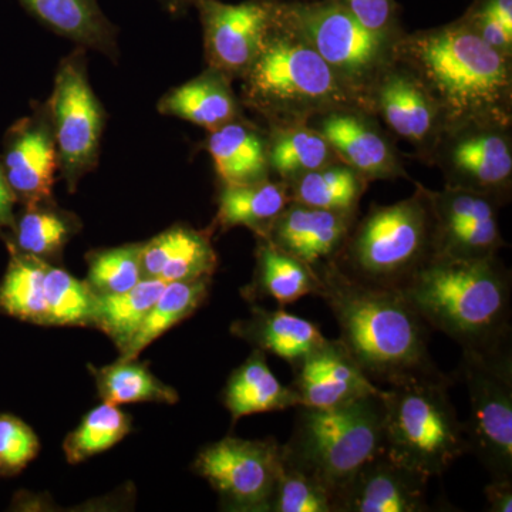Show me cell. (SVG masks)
Listing matches in <instances>:
<instances>
[{
  "mask_svg": "<svg viewBox=\"0 0 512 512\" xmlns=\"http://www.w3.org/2000/svg\"><path fill=\"white\" fill-rule=\"evenodd\" d=\"M165 285L167 282L161 279L143 278L128 291L96 293L92 322L123 350L136 335Z\"/></svg>",
  "mask_w": 512,
  "mask_h": 512,
  "instance_id": "cell-28",
  "label": "cell"
},
{
  "mask_svg": "<svg viewBox=\"0 0 512 512\" xmlns=\"http://www.w3.org/2000/svg\"><path fill=\"white\" fill-rule=\"evenodd\" d=\"M463 20L488 46L511 56L512 30L505 28L495 16L476 6Z\"/></svg>",
  "mask_w": 512,
  "mask_h": 512,
  "instance_id": "cell-41",
  "label": "cell"
},
{
  "mask_svg": "<svg viewBox=\"0 0 512 512\" xmlns=\"http://www.w3.org/2000/svg\"><path fill=\"white\" fill-rule=\"evenodd\" d=\"M318 130L332 150L365 180H387L403 175L393 146L366 117L346 109L322 113Z\"/></svg>",
  "mask_w": 512,
  "mask_h": 512,
  "instance_id": "cell-17",
  "label": "cell"
},
{
  "mask_svg": "<svg viewBox=\"0 0 512 512\" xmlns=\"http://www.w3.org/2000/svg\"><path fill=\"white\" fill-rule=\"evenodd\" d=\"M356 212H338L291 201L279 214L265 239L306 264L335 261L345 245Z\"/></svg>",
  "mask_w": 512,
  "mask_h": 512,
  "instance_id": "cell-16",
  "label": "cell"
},
{
  "mask_svg": "<svg viewBox=\"0 0 512 512\" xmlns=\"http://www.w3.org/2000/svg\"><path fill=\"white\" fill-rule=\"evenodd\" d=\"M282 466V444L225 437L202 448L194 463L231 510L268 512Z\"/></svg>",
  "mask_w": 512,
  "mask_h": 512,
  "instance_id": "cell-10",
  "label": "cell"
},
{
  "mask_svg": "<svg viewBox=\"0 0 512 512\" xmlns=\"http://www.w3.org/2000/svg\"><path fill=\"white\" fill-rule=\"evenodd\" d=\"M292 201L285 184L225 185L218 197V224L222 228L247 227L265 238L286 205Z\"/></svg>",
  "mask_w": 512,
  "mask_h": 512,
  "instance_id": "cell-25",
  "label": "cell"
},
{
  "mask_svg": "<svg viewBox=\"0 0 512 512\" xmlns=\"http://www.w3.org/2000/svg\"><path fill=\"white\" fill-rule=\"evenodd\" d=\"M56 150L70 181L92 167L99 153L103 113L82 64L66 62L52 97Z\"/></svg>",
  "mask_w": 512,
  "mask_h": 512,
  "instance_id": "cell-11",
  "label": "cell"
},
{
  "mask_svg": "<svg viewBox=\"0 0 512 512\" xmlns=\"http://www.w3.org/2000/svg\"><path fill=\"white\" fill-rule=\"evenodd\" d=\"M292 389L301 406L329 409L383 392L355 362L340 339H326L293 367Z\"/></svg>",
  "mask_w": 512,
  "mask_h": 512,
  "instance_id": "cell-14",
  "label": "cell"
},
{
  "mask_svg": "<svg viewBox=\"0 0 512 512\" xmlns=\"http://www.w3.org/2000/svg\"><path fill=\"white\" fill-rule=\"evenodd\" d=\"M46 323L84 325L92 322L96 292L62 269L50 268L45 282Z\"/></svg>",
  "mask_w": 512,
  "mask_h": 512,
  "instance_id": "cell-35",
  "label": "cell"
},
{
  "mask_svg": "<svg viewBox=\"0 0 512 512\" xmlns=\"http://www.w3.org/2000/svg\"><path fill=\"white\" fill-rule=\"evenodd\" d=\"M470 400L464 421L468 453L478 458L491 480H512V353L463 350L460 369Z\"/></svg>",
  "mask_w": 512,
  "mask_h": 512,
  "instance_id": "cell-8",
  "label": "cell"
},
{
  "mask_svg": "<svg viewBox=\"0 0 512 512\" xmlns=\"http://www.w3.org/2000/svg\"><path fill=\"white\" fill-rule=\"evenodd\" d=\"M312 268L318 296L338 322L340 342L376 386L440 372L430 355V326L402 292L360 284L333 262Z\"/></svg>",
  "mask_w": 512,
  "mask_h": 512,
  "instance_id": "cell-1",
  "label": "cell"
},
{
  "mask_svg": "<svg viewBox=\"0 0 512 512\" xmlns=\"http://www.w3.org/2000/svg\"><path fill=\"white\" fill-rule=\"evenodd\" d=\"M448 187L464 188L507 200L512 178V148L505 127L468 124L450 141L444 154Z\"/></svg>",
  "mask_w": 512,
  "mask_h": 512,
  "instance_id": "cell-12",
  "label": "cell"
},
{
  "mask_svg": "<svg viewBox=\"0 0 512 512\" xmlns=\"http://www.w3.org/2000/svg\"><path fill=\"white\" fill-rule=\"evenodd\" d=\"M232 332L248 340L255 349L272 353L295 367L326 339L318 323L286 312L254 308L251 318L234 323Z\"/></svg>",
  "mask_w": 512,
  "mask_h": 512,
  "instance_id": "cell-20",
  "label": "cell"
},
{
  "mask_svg": "<svg viewBox=\"0 0 512 512\" xmlns=\"http://www.w3.org/2000/svg\"><path fill=\"white\" fill-rule=\"evenodd\" d=\"M276 18L308 43L345 84H359L382 60L383 37L367 30L335 0L276 6Z\"/></svg>",
  "mask_w": 512,
  "mask_h": 512,
  "instance_id": "cell-9",
  "label": "cell"
},
{
  "mask_svg": "<svg viewBox=\"0 0 512 512\" xmlns=\"http://www.w3.org/2000/svg\"><path fill=\"white\" fill-rule=\"evenodd\" d=\"M399 52L447 123L507 127L510 57L488 46L464 20L414 33L400 43Z\"/></svg>",
  "mask_w": 512,
  "mask_h": 512,
  "instance_id": "cell-2",
  "label": "cell"
},
{
  "mask_svg": "<svg viewBox=\"0 0 512 512\" xmlns=\"http://www.w3.org/2000/svg\"><path fill=\"white\" fill-rule=\"evenodd\" d=\"M430 478L377 454L357 471L339 498V512H426Z\"/></svg>",
  "mask_w": 512,
  "mask_h": 512,
  "instance_id": "cell-15",
  "label": "cell"
},
{
  "mask_svg": "<svg viewBox=\"0 0 512 512\" xmlns=\"http://www.w3.org/2000/svg\"><path fill=\"white\" fill-rule=\"evenodd\" d=\"M195 2H198V0H195Z\"/></svg>",
  "mask_w": 512,
  "mask_h": 512,
  "instance_id": "cell-45",
  "label": "cell"
},
{
  "mask_svg": "<svg viewBox=\"0 0 512 512\" xmlns=\"http://www.w3.org/2000/svg\"><path fill=\"white\" fill-rule=\"evenodd\" d=\"M161 111L214 131L234 120L237 104L220 77L204 76L168 94Z\"/></svg>",
  "mask_w": 512,
  "mask_h": 512,
  "instance_id": "cell-29",
  "label": "cell"
},
{
  "mask_svg": "<svg viewBox=\"0 0 512 512\" xmlns=\"http://www.w3.org/2000/svg\"><path fill=\"white\" fill-rule=\"evenodd\" d=\"M13 202H15V192L8 183L5 171L0 167V228L12 221Z\"/></svg>",
  "mask_w": 512,
  "mask_h": 512,
  "instance_id": "cell-43",
  "label": "cell"
},
{
  "mask_svg": "<svg viewBox=\"0 0 512 512\" xmlns=\"http://www.w3.org/2000/svg\"><path fill=\"white\" fill-rule=\"evenodd\" d=\"M143 278L141 245L107 249L90 258L89 285L100 295L128 291Z\"/></svg>",
  "mask_w": 512,
  "mask_h": 512,
  "instance_id": "cell-37",
  "label": "cell"
},
{
  "mask_svg": "<svg viewBox=\"0 0 512 512\" xmlns=\"http://www.w3.org/2000/svg\"><path fill=\"white\" fill-rule=\"evenodd\" d=\"M450 384L439 372L384 387V451L427 478L443 476L468 453Z\"/></svg>",
  "mask_w": 512,
  "mask_h": 512,
  "instance_id": "cell-6",
  "label": "cell"
},
{
  "mask_svg": "<svg viewBox=\"0 0 512 512\" xmlns=\"http://www.w3.org/2000/svg\"><path fill=\"white\" fill-rule=\"evenodd\" d=\"M400 292L430 329L440 330L461 350L511 348V274L497 256H433Z\"/></svg>",
  "mask_w": 512,
  "mask_h": 512,
  "instance_id": "cell-3",
  "label": "cell"
},
{
  "mask_svg": "<svg viewBox=\"0 0 512 512\" xmlns=\"http://www.w3.org/2000/svg\"><path fill=\"white\" fill-rule=\"evenodd\" d=\"M278 23L284 32H276L274 22L247 69L249 97L266 110L291 117L345 109L348 84L308 43Z\"/></svg>",
  "mask_w": 512,
  "mask_h": 512,
  "instance_id": "cell-7",
  "label": "cell"
},
{
  "mask_svg": "<svg viewBox=\"0 0 512 512\" xmlns=\"http://www.w3.org/2000/svg\"><path fill=\"white\" fill-rule=\"evenodd\" d=\"M208 151L225 185L259 183L266 180L268 153L251 128L228 123L212 131Z\"/></svg>",
  "mask_w": 512,
  "mask_h": 512,
  "instance_id": "cell-26",
  "label": "cell"
},
{
  "mask_svg": "<svg viewBox=\"0 0 512 512\" xmlns=\"http://www.w3.org/2000/svg\"><path fill=\"white\" fill-rule=\"evenodd\" d=\"M484 493L491 512L512 511V480H491Z\"/></svg>",
  "mask_w": 512,
  "mask_h": 512,
  "instance_id": "cell-42",
  "label": "cell"
},
{
  "mask_svg": "<svg viewBox=\"0 0 512 512\" xmlns=\"http://www.w3.org/2000/svg\"><path fill=\"white\" fill-rule=\"evenodd\" d=\"M370 32L386 37L396 18L394 0H335Z\"/></svg>",
  "mask_w": 512,
  "mask_h": 512,
  "instance_id": "cell-40",
  "label": "cell"
},
{
  "mask_svg": "<svg viewBox=\"0 0 512 512\" xmlns=\"http://www.w3.org/2000/svg\"><path fill=\"white\" fill-rule=\"evenodd\" d=\"M30 15L83 46L109 52L114 46V28L99 0H19Z\"/></svg>",
  "mask_w": 512,
  "mask_h": 512,
  "instance_id": "cell-24",
  "label": "cell"
},
{
  "mask_svg": "<svg viewBox=\"0 0 512 512\" xmlns=\"http://www.w3.org/2000/svg\"><path fill=\"white\" fill-rule=\"evenodd\" d=\"M224 404L232 419L238 420L252 414L295 409L301 406V400L292 386H285L276 379L266 362L265 352L255 349L229 377Z\"/></svg>",
  "mask_w": 512,
  "mask_h": 512,
  "instance_id": "cell-21",
  "label": "cell"
},
{
  "mask_svg": "<svg viewBox=\"0 0 512 512\" xmlns=\"http://www.w3.org/2000/svg\"><path fill=\"white\" fill-rule=\"evenodd\" d=\"M375 100L384 123L414 146H427L443 120L426 87L407 70L384 74L377 84Z\"/></svg>",
  "mask_w": 512,
  "mask_h": 512,
  "instance_id": "cell-18",
  "label": "cell"
},
{
  "mask_svg": "<svg viewBox=\"0 0 512 512\" xmlns=\"http://www.w3.org/2000/svg\"><path fill=\"white\" fill-rule=\"evenodd\" d=\"M55 141L46 128H25L6 154V178L15 194L36 204L52 195L57 167Z\"/></svg>",
  "mask_w": 512,
  "mask_h": 512,
  "instance_id": "cell-22",
  "label": "cell"
},
{
  "mask_svg": "<svg viewBox=\"0 0 512 512\" xmlns=\"http://www.w3.org/2000/svg\"><path fill=\"white\" fill-rule=\"evenodd\" d=\"M205 42L214 64L227 72L247 70L275 22V5L262 0L228 5L198 0Z\"/></svg>",
  "mask_w": 512,
  "mask_h": 512,
  "instance_id": "cell-13",
  "label": "cell"
},
{
  "mask_svg": "<svg viewBox=\"0 0 512 512\" xmlns=\"http://www.w3.org/2000/svg\"><path fill=\"white\" fill-rule=\"evenodd\" d=\"M144 278L188 282L211 278L217 255L210 239L191 228L175 227L141 245Z\"/></svg>",
  "mask_w": 512,
  "mask_h": 512,
  "instance_id": "cell-19",
  "label": "cell"
},
{
  "mask_svg": "<svg viewBox=\"0 0 512 512\" xmlns=\"http://www.w3.org/2000/svg\"><path fill=\"white\" fill-rule=\"evenodd\" d=\"M477 6L495 16L505 28L512 30V0H481Z\"/></svg>",
  "mask_w": 512,
  "mask_h": 512,
  "instance_id": "cell-44",
  "label": "cell"
},
{
  "mask_svg": "<svg viewBox=\"0 0 512 512\" xmlns=\"http://www.w3.org/2000/svg\"><path fill=\"white\" fill-rule=\"evenodd\" d=\"M383 392L329 409L295 407L282 457L328 488L338 512L340 495L357 471L384 450Z\"/></svg>",
  "mask_w": 512,
  "mask_h": 512,
  "instance_id": "cell-4",
  "label": "cell"
},
{
  "mask_svg": "<svg viewBox=\"0 0 512 512\" xmlns=\"http://www.w3.org/2000/svg\"><path fill=\"white\" fill-rule=\"evenodd\" d=\"M66 221L53 212L30 211L19 222L18 244L26 254L52 255L69 237Z\"/></svg>",
  "mask_w": 512,
  "mask_h": 512,
  "instance_id": "cell-38",
  "label": "cell"
},
{
  "mask_svg": "<svg viewBox=\"0 0 512 512\" xmlns=\"http://www.w3.org/2000/svg\"><path fill=\"white\" fill-rule=\"evenodd\" d=\"M130 433V419L114 404L103 403L92 410L79 427L64 441L70 463L103 453Z\"/></svg>",
  "mask_w": 512,
  "mask_h": 512,
  "instance_id": "cell-34",
  "label": "cell"
},
{
  "mask_svg": "<svg viewBox=\"0 0 512 512\" xmlns=\"http://www.w3.org/2000/svg\"><path fill=\"white\" fill-rule=\"evenodd\" d=\"M292 201L309 207L338 212H356L366 180L356 171L328 165L292 180Z\"/></svg>",
  "mask_w": 512,
  "mask_h": 512,
  "instance_id": "cell-30",
  "label": "cell"
},
{
  "mask_svg": "<svg viewBox=\"0 0 512 512\" xmlns=\"http://www.w3.org/2000/svg\"><path fill=\"white\" fill-rule=\"evenodd\" d=\"M269 512H338V504L328 488L282 457Z\"/></svg>",
  "mask_w": 512,
  "mask_h": 512,
  "instance_id": "cell-36",
  "label": "cell"
},
{
  "mask_svg": "<svg viewBox=\"0 0 512 512\" xmlns=\"http://www.w3.org/2000/svg\"><path fill=\"white\" fill-rule=\"evenodd\" d=\"M96 377L101 399L114 406L143 402L174 404L178 400L174 389L134 360H119L114 365L103 367L97 370Z\"/></svg>",
  "mask_w": 512,
  "mask_h": 512,
  "instance_id": "cell-32",
  "label": "cell"
},
{
  "mask_svg": "<svg viewBox=\"0 0 512 512\" xmlns=\"http://www.w3.org/2000/svg\"><path fill=\"white\" fill-rule=\"evenodd\" d=\"M47 269L37 256L13 258L0 286V308L22 320L46 323Z\"/></svg>",
  "mask_w": 512,
  "mask_h": 512,
  "instance_id": "cell-31",
  "label": "cell"
},
{
  "mask_svg": "<svg viewBox=\"0 0 512 512\" xmlns=\"http://www.w3.org/2000/svg\"><path fill=\"white\" fill-rule=\"evenodd\" d=\"M39 440L29 426L15 417H0V464L19 470L36 457Z\"/></svg>",
  "mask_w": 512,
  "mask_h": 512,
  "instance_id": "cell-39",
  "label": "cell"
},
{
  "mask_svg": "<svg viewBox=\"0 0 512 512\" xmlns=\"http://www.w3.org/2000/svg\"><path fill=\"white\" fill-rule=\"evenodd\" d=\"M333 153L335 151L326 138L315 128L289 127L276 134L268 161L276 173L292 181L303 174L328 167Z\"/></svg>",
  "mask_w": 512,
  "mask_h": 512,
  "instance_id": "cell-33",
  "label": "cell"
},
{
  "mask_svg": "<svg viewBox=\"0 0 512 512\" xmlns=\"http://www.w3.org/2000/svg\"><path fill=\"white\" fill-rule=\"evenodd\" d=\"M436 256V221L427 190L392 205H376L353 225L335 264L360 284L402 291Z\"/></svg>",
  "mask_w": 512,
  "mask_h": 512,
  "instance_id": "cell-5",
  "label": "cell"
},
{
  "mask_svg": "<svg viewBox=\"0 0 512 512\" xmlns=\"http://www.w3.org/2000/svg\"><path fill=\"white\" fill-rule=\"evenodd\" d=\"M319 288L318 275L311 265L262 239L256 252L254 281L245 289L247 298L274 299L284 306L305 296H318Z\"/></svg>",
  "mask_w": 512,
  "mask_h": 512,
  "instance_id": "cell-23",
  "label": "cell"
},
{
  "mask_svg": "<svg viewBox=\"0 0 512 512\" xmlns=\"http://www.w3.org/2000/svg\"><path fill=\"white\" fill-rule=\"evenodd\" d=\"M211 278L188 282H168L141 323L136 335L121 350L120 362L136 360L148 345L163 336L192 313L208 298Z\"/></svg>",
  "mask_w": 512,
  "mask_h": 512,
  "instance_id": "cell-27",
  "label": "cell"
}]
</instances>
